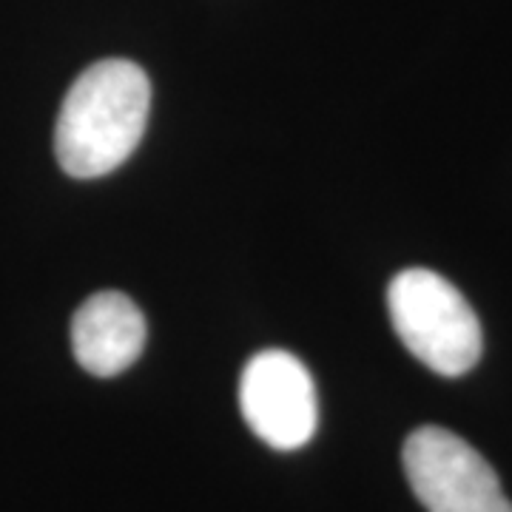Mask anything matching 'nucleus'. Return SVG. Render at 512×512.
<instances>
[{
  "label": "nucleus",
  "instance_id": "nucleus-1",
  "mask_svg": "<svg viewBox=\"0 0 512 512\" xmlns=\"http://www.w3.org/2000/svg\"><path fill=\"white\" fill-rule=\"evenodd\" d=\"M151 106L148 74L131 60H100L72 83L55 126L60 168L94 180L126 163L140 146Z\"/></svg>",
  "mask_w": 512,
  "mask_h": 512
},
{
  "label": "nucleus",
  "instance_id": "nucleus-2",
  "mask_svg": "<svg viewBox=\"0 0 512 512\" xmlns=\"http://www.w3.org/2000/svg\"><path fill=\"white\" fill-rule=\"evenodd\" d=\"M387 311L404 348L433 373L456 379L478 365L484 350L481 322L450 279L427 268H407L387 288Z\"/></svg>",
  "mask_w": 512,
  "mask_h": 512
},
{
  "label": "nucleus",
  "instance_id": "nucleus-3",
  "mask_svg": "<svg viewBox=\"0 0 512 512\" xmlns=\"http://www.w3.org/2000/svg\"><path fill=\"white\" fill-rule=\"evenodd\" d=\"M404 476L427 512H512L490 461L444 427H419L404 441Z\"/></svg>",
  "mask_w": 512,
  "mask_h": 512
},
{
  "label": "nucleus",
  "instance_id": "nucleus-4",
  "mask_svg": "<svg viewBox=\"0 0 512 512\" xmlns=\"http://www.w3.org/2000/svg\"><path fill=\"white\" fill-rule=\"evenodd\" d=\"M239 407L256 439L274 450H299L319 424L316 384L288 350H262L242 370Z\"/></svg>",
  "mask_w": 512,
  "mask_h": 512
},
{
  "label": "nucleus",
  "instance_id": "nucleus-5",
  "mask_svg": "<svg viewBox=\"0 0 512 512\" xmlns=\"http://www.w3.org/2000/svg\"><path fill=\"white\" fill-rule=\"evenodd\" d=\"M146 348V316L120 291L89 296L72 319V350L80 367L109 379L140 359Z\"/></svg>",
  "mask_w": 512,
  "mask_h": 512
}]
</instances>
